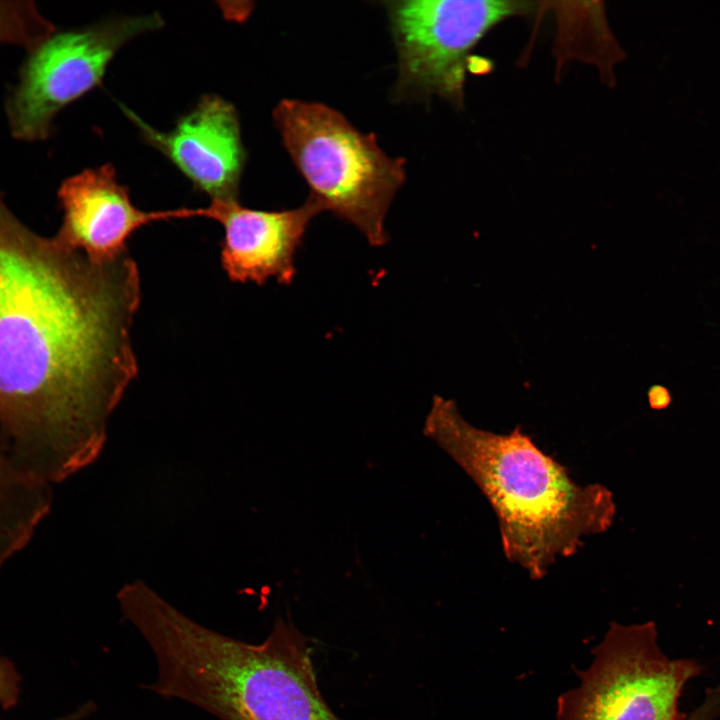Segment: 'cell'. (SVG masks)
<instances>
[{
  "instance_id": "14",
  "label": "cell",
  "mask_w": 720,
  "mask_h": 720,
  "mask_svg": "<svg viewBox=\"0 0 720 720\" xmlns=\"http://www.w3.org/2000/svg\"><path fill=\"white\" fill-rule=\"evenodd\" d=\"M81 712H82V711H79V713L77 714V716H76V715H71V716H68V717H65V718H61V719H57V720H78V719L81 717Z\"/></svg>"
},
{
  "instance_id": "11",
  "label": "cell",
  "mask_w": 720,
  "mask_h": 720,
  "mask_svg": "<svg viewBox=\"0 0 720 720\" xmlns=\"http://www.w3.org/2000/svg\"><path fill=\"white\" fill-rule=\"evenodd\" d=\"M56 30L34 1H0V46L12 45L28 53Z\"/></svg>"
},
{
  "instance_id": "2",
  "label": "cell",
  "mask_w": 720,
  "mask_h": 720,
  "mask_svg": "<svg viewBox=\"0 0 720 720\" xmlns=\"http://www.w3.org/2000/svg\"><path fill=\"white\" fill-rule=\"evenodd\" d=\"M424 431L482 491L498 520L506 558L533 579L613 524L612 492L576 483L519 426L505 434L477 428L453 400L434 396Z\"/></svg>"
},
{
  "instance_id": "8",
  "label": "cell",
  "mask_w": 720,
  "mask_h": 720,
  "mask_svg": "<svg viewBox=\"0 0 720 720\" xmlns=\"http://www.w3.org/2000/svg\"><path fill=\"white\" fill-rule=\"evenodd\" d=\"M124 111L143 138L212 200H238L245 150L238 113L230 102L205 95L168 132Z\"/></svg>"
},
{
  "instance_id": "10",
  "label": "cell",
  "mask_w": 720,
  "mask_h": 720,
  "mask_svg": "<svg viewBox=\"0 0 720 720\" xmlns=\"http://www.w3.org/2000/svg\"><path fill=\"white\" fill-rule=\"evenodd\" d=\"M57 196L63 217L56 239L94 260L126 251L127 240L142 226L175 219L174 210L147 212L136 207L109 164L64 179Z\"/></svg>"
},
{
  "instance_id": "6",
  "label": "cell",
  "mask_w": 720,
  "mask_h": 720,
  "mask_svg": "<svg viewBox=\"0 0 720 720\" xmlns=\"http://www.w3.org/2000/svg\"><path fill=\"white\" fill-rule=\"evenodd\" d=\"M162 24L158 14H151L57 29L27 53L18 80L6 95L4 110L11 136L27 143L50 138L58 114L101 82L116 52L135 36Z\"/></svg>"
},
{
  "instance_id": "12",
  "label": "cell",
  "mask_w": 720,
  "mask_h": 720,
  "mask_svg": "<svg viewBox=\"0 0 720 720\" xmlns=\"http://www.w3.org/2000/svg\"><path fill=\"white\" fill-rule=\"evenodd\" d=\"M21 676L14 663L0 655V706L8 710L17 705Z\"/></svg>"
},
{
  "instance_id": "3",
  "label": "cell",
  "mask_w": 720,
  "mask_h": 720,
  "mask_svg": "<svg viewBox=\"0 0 720 720\" xmlns=\"http://www.w3.org/2000/svg\"><path fill=\"white\" fill-rule=\"evenodd\" d=\"M149 692L193 705L219 720H341L325 701L311 646L278 617L260 643L173 616L153 645Z\"/></svg>"
},
{
  "instance_id": "9",
  "label": "cell",
  "mask_w": 720,
  "mask_h": 720,
  "mask_svg": "<svg viewBox=\"0 0 720 720\" xmlns=\"http://www.w3.org/2000/svg\"><path fill=\"white\" fill-rule=\"evenodd\" d=\"M323 212L308 196L303 205L281 211L255 210L238 200H212L207 207L192 209L193 217L220 223L221 265L233 282L262 285L274 277L290 284L296 273L294 260L311 220Z\"/></svg>"
},
{
  "instance_id": "1",
  "label": "cell",
  "mask_w": 720,
  "mask_h": 720,
  "mask_svg": "<svg viewBox=\"0 0 720 720\" xmlns=\"http://www.w3.org/2000/svg\"><path fill=\"white\" fill-rule=\"evenodd\" d=\"M128 250L94 260L32 231L0 195V428L24 472L61 482L99 456L138 364Z\"/></svg>"
},
{
  "instance_id": "4",
  "label": "cell",
  "mask_w": 720,
  "mask_h": 720,
  "mask_svg": "<svg viewBox=\"0 0 720 720\" xmlns=\"http://www.w3.org/2000/svg\"><path fill=\"white\" fill-rule=\"evenodd\" d=\"M273 119L309 196L353 224L370 245H384L385 218L405 180V161L386 155L373 134L359 132L321 103L285 99Z\"/></svg>"
},
{
  "instance_id": "7",
  "label": "cell",
  "mask_w": 720,
  "mask_h": 720,
  "mask_svg": "<svg viewBox=\"0 0 720 720\" xmlns=\"http://www.w3.org/2000/svg\"><path fill=\"white\" fill-rule=\"evenodd\" d=\"M399 59L397 91L463 104L465 64L483 36L530 3L413 0L385 3Z\"/></svg>"
},
{
  "instance_id": "13",
  "label": "cell",
  "mask_w": 720,
  "mask_h": 720,
  "mask_svg": "<svg viewBox=\"0 0 720 720\" xmlns=\"http://www.w3.org/2000/svg\"><path fill=\"white\" fill-rule=\"evenodd\" d=\"M720 718V684L705 690L701 702L682 720H718Z\"/></svg>"
},
{
  "instance_id": "5",
  "label": "cell",
  "mask_w": 720,
  "mask_h": 720,
  "mask_svg": "<svg viewBox=\"0 0 720 720\" xmlns=\"http://www.w3.org/2000/svg\"><path fill=\"white\" fill-rule=\"evenodd\" d=\"M701 673L696 660L663 652L653 621L612 622L577 686L558 697L556 720H682L681 694Z\"/></svg>"
}]
</instances>
